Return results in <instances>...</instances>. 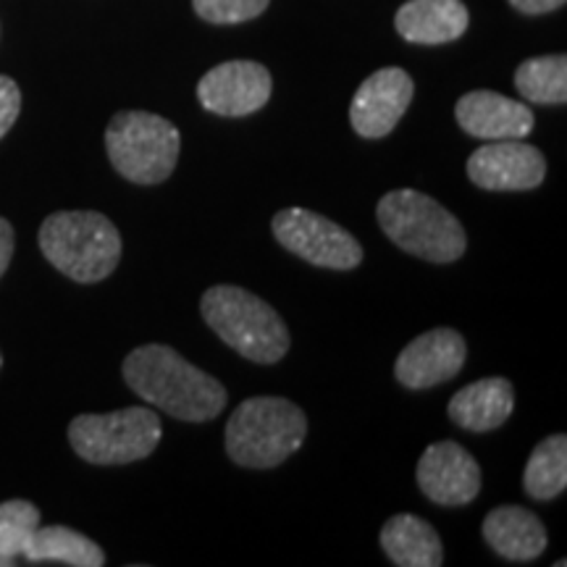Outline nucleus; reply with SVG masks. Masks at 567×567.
<instances>
[{
    "instance_id": "nucleus-4",
    "label": "nucleus",
    "mask_w": 567,
    "mask_h": 567,
    "mask_svg": "<svg viewBox=\"0 0 567 567\" xmlns=\"http://www.w3.org/2000/svg\"><path fill=\"white\" fill-rule=\"evenodd\" d=\"M200 313L221 342L250 363L274 365L289 352V331L281 316L243 287H210L200 300Z\"/></svg>"
},
{
    "instance_id": "nucleus-9",
    "label": "nucleus",
    "mask_w": 567,
    "mask_h": 567,
    "mask_svg": "<svg viewBox=\"0 0 567 567\" xmlns=\"http://www.w3.org/2000/svg\"><path fill=\"white\" fill-rule=\"evenodd\" d=\"M467 176L488 193H526L544 182L547 161L523 140H494L467 158Z\"/></svg>"
},
{
    "instance_id": "nucleus-11",
    "label": "nucleus",
    "mask_w": 567,
    "mask_h": 567,
    "mask_svg": "<svg viewBox=\"0 0 567 567\" xmlns=\"http://www.w3.org/2000/svg\"><path fill=\"white\" fill-rule=\"evenodd\" d=\"M413 90L405 69H379L354 92L350 105L352 130L365 140L386 137L413 103Z\"/></svg>"
},
{
    "instance_id": "nucleus-19",
    "label": "nucleus",
    "mask_w": 567,
    "mask_h": 567,
    "mask_svg": "<svg viewBox=\"0 0 567 567\" xmlns=\"http://www.w3.org/2000/svg\"><path fill=\"white\" fill-rule=\"evenodd\" d=\"M27 563H59L71 567H101L105 551L92 538L66 526L38 528L27 544Z\"/></svg>"
},
{
    "instance_id": "nucleus-2",
    "label": "nucleus",
    "mask_w": 567,
    "mask_h": 567,
    "mask_svg": "<svg viewBox=\"0 0 567 567\" xmlns=\"http://www.w3.org/2000/svg\"><path fill=\"white\" fill-rule=\"evenodd\" d=\"M38 239L48 264L80 284L109 279L122 260V234L95 210L53 213L42 221Z\"/></svg>"
},
{
    "instance_id": "nucleus-13",
    "label": "nucleus",
    "mask_w": 567,
    "mask_h": 567,
    "mask_svg": "<svg viewBox=\"0 0 567 567\" xmlns=\"http://www.w3.org/2000/svg\"><path fill=\"white\" fill-rule=\"evenodd\" d=\"M467 344L455 329H431L400 352L394 375L405 389H431L463 371Z\"/></svg>"
},
{
    "instance_id": "nucleus-6",
    "label": "nucleus",
    "mask_w": 567,
    "mask_h": 567,
    "mask_svg": "<svg viewBox=\"0 0 567 567\" xmlns=\"http://www.w3.org/2000/svg\"><path fill=\"white\" fill-rule=\"evenodd\" d=\"M111 166L134 184H161L174 174L182 134L168 118L147 111H122L105 130Z\"/></svg>"
},
{
    "instance_id": "nucleus-10",
    "label": "nucleus",
    "mask_w": 567,
    "mask_h": 567,
    "mask_svg": "<svg viewBox=\"0 0 567 567\" xmlns=\"http://www.w3.org/2000/svg\"><path fill=\"white\" fill-rule=\"evenodd\" d=\"M271 74L255 61H226L213 66L197 84V97L205 111L216 116H250L271 97Z\"/></svg>"
},
{
    "instance_id": "nucleus-17",
    "label": "nucleus",
    "mask_w": 567,
    "mask_h": 567,
    "mask_svg": "<svg viewBox=\"0 0 567 567\" xmlns=\"http://www.w3.org/2000/svg\"><path fill=\"white\" fill-rule=\"evenodd\" d=\"M484 538L496 555L513 563H530L547 549V528L526 507H496L484 520Z\"/></svg>"
},
{
    "instance_id": "nucleus-18",
    "label": "nucleus",
    "mask_w": 567,
    "mask_h": 567,
    "mask_svg": "<svg viewBox=\"0 0 567 567\" xmlns=\"http://www.w3.org/2000/svg\"><path fill=\"white\" fill-rule=\"evenodd\" d=\"M381 547L396 567H439L444 563L442 538L417 515H394L381 528Z\"/></svg>"
},
{
    "instance_id": "nucleus-12",
    "label": "nucleus",
    "mask_w": 567,
    "mask_h": 567,
    "mask_svg": "<svg viewBox=\"0 0 567 567\" xmlns=\"http://www.w3.org/2000/svg\"><path fill=\"white\" fill-rule=\"evenodd\" d=\"M417 486L434 505H471L481 492V467L476 457L457 442L431 444L417 463Z\"/></svg>"
},
{
    "instance_id": "nucleus-21",
    "label": "nucleus",
    "mask_w": 567,
    "mask_h": 567,
    "mask_svg": "<svg viewBox=\"0 0 567 567\" xmlns=\"http://www.w3.org/2000/svg\"><path fill=\"white\" fill-rule=\"evenodd\" d=\"M515 87L528 103H567V59L565 55H542V59L523 61L515 71Z\"/></svg>"
},
{
    "instance_id": "nucleus-1",
    "label": "nucleus",
    "mask_w": 567,
    "mask_h": 567,
    "mask_svg": "<svg viewBox=\"0 0 567 567\" xmlns=\"http://www.w3.org/2000/svg\"><path fill=\"white\" fill-rule=\"evenodd\" d=\"M124 381L147 405L184 423L213 421L226 408V389L187 363L174 347L145 344L124 360Z\"/></svg>"
},
{
    "instance_id": "nucleus-3",
    "label": "nucleus",
    "mask_w": 567,
    "mask_h": 567,
    "mask_svg": "<svg viewBox=\"0 0 567 567\" xmlns=\"http://www.w3.org/2000/svg\"><path fill=\"white\" fill-rule=\"evenodd\" d=\"M308 417L284 396H250L226 423V452L237 465L271 471L300 450Z\"/></svg>"
},
{
    "instance_id": "nucleus-26",
    "label": "nucleus",
    "mask_w": 567,
    "mask_h": 567,
    "mask_svg": "<svg viewBox=\"0 0 567 567\" xmlns=\"http://www.w3.org/2000/svg\"><path fill=\"white\" fill-rule=\"evenodd\" d=\"M520 13H528V17H538V13L557 11L559 6H565V0H509Z\"/></svg>"
},
{
    "instance_id": "nucleus-25",
    "label": "nucleus",
    "mask_w": 567,
    "mask_h": 567,
    "mask_svg": "<svg viewBox=\"0 0 567 567\" xmlns=\"http://www.w3.org/2000/svg\"><path fill=\"white\" fill-rule=\"evenodd\" d=\"M13 258V229L6 218H0V276L9 271Z\"/></svg>"
},
{
    "instance_id": "nucleus-7",
    "label": "nucleus",
    "mask_w": 567,
    "mask_h": 567,
    "mask_svg": "<svg viewBox=\"0 0 567 567\" xmlns=\"http://www.w3.org/2000/svg\"><path fill=\"white\" fill-rule=\"evenodd\" d=\"M163 436L161 417L151 408H124L103 415H76L69 442L92 465H130L151 457Z\"/></svg>"
},
{
    "instance_id": "nucleus-28",
    "label": "nucleus",
    "mask_w": 567,
    "mask_h": 567,
    "mask_svg": "<svg viewBox=\"0 0 567 567\" xmlns=\"http://www.w3.org/2000/svg\"><path fill=\"white\" fill-rule=\"evenodd\" d=\"M0 368H3V354H0Z\"/></svg>"
},
{
    "instance_id": "nucleus-8",
    "label": "nucleus",
    "mask_w": 567,
    "mask_h": 567,
    "mask_svg": "<svg viewBox=\"0 0 567 567\" xmlns=\"http://www.w3.org/2000/svg\"><path fill=\"white\" fill-rule=\"evenodd\" d=\"M274 237L305 264L334 271H352L363 264V247L331 218L308 208H287L274 216Z\"/></svg>"
},
{
    "instance_id": "nucleus-5",
    "label": "nucleus",
    "mask_w": 567,
    "mask_h": 567,
    "mask_svg": "<svg viewBox=\"0 0 567 567\" xmlns=\"http://www.w3.org/2000/svg\"><path fill=\"white\" fill-rule=\"evenodd\" d=\"M381 231L389 243L429 264H455L467 250L463 224L417 189H394L379 200L375 208Z\"/></svg>"
},
{
    "instance_id": "nucleus-14",
    "label": "nucleus",
    "mask_w": 567,
    "mask_h": 567,
    "mask_svg": "<svg viewBox=\"0 0 567 567\" xmlns=\"http://www.w3.org/2000/svg\"><path fill=\"white\" fill-rule=\"evenodd\" d=\"M460 130L471 137L494 140H523L534 132V111L526 103L499 95L492 90L467 92L455 109Z\"/></svg>"
},
{
    "instance_id": "nucleus-20",
    "label": "nucleus",
    "mask_w": 567,
    "mask_h": 567,
    "mask_svg": "<svg viewBox=\"0 0 567 567\" xmlns=\"http://www.w3.org/2000/svg\"><path fill=\"white\" fill-rule=\"evenodd\" d=\"M567 486V436H547L530 452L526 473H523V488L530 499L549 502L565 492Z\"/></svg>"
},
{
    "instance_id": "nucleus-16",
    "label": "nucleus",
    "mask_w": 567,
    "mask_h": 567,
    "mask_svg": "<svg viewBox=\"0 0 567 567\" xmlns=\"http://www.w3.org/2000/svg\"><path fill=\"white\" fill-rule=\"evenodd\" d=\"M467 24L463 0H408L394 17L396 32L415 45H444L463 38Z\"/></svg>"
},
{
    "instance_id": "nucleus-24",
    "label": "nucleus",
    "mask_w": 567,
    "mask_h": 567,
    "mask_svg": "<svg viewBox=\"0 0 567 567\" xmlns=\"http://www.w3.org/2000/svg\"><path fill=\"white\" fill-rule=\"evenodd\" d=\"M21 111V90L11 76L0 74V140L11 132Z\"/></svg>"
},
{
    "instance_id": "nucleus-23",
    "label": "nucleus",
    "mask_w": 567,
    "mask_h": 567,
    "mask_svg": "<svg viewBox=\"0 0 567 567\" xmlns=\"http://www.w3.org/2000/svg\"><path fill=\"white\" fill-rule=\"evenodd\" d=\"M197 17L210 24H243L260 17L268 9V0H193Z\"/></svg>"
},
{
    "instance_id": "nucleus-15",
    "label": "nucleus",
    "mask_w": 567,
    "mask_h": 567,
    "mask_svg": "<svg viewBox=\"0 0 567 567\" xmlns=\"http://www.w3.org/2000/svg\"><path fill=\"white\" fill-rule=\"evenodd\" d=\"M515 410V389L502 375L467 384L450 400V421L471 434L499 429Z\"/></svg>"
},
{
    "instance_id": "nucleus-22",
    "label": "nucleus",
    "mask_w": 567,
    "mask_h": 567,
    "mask_svg": "<svg viewBox=\"0 0 567 567\" xmlns=\"http://www.w3.org/2000/svg\"><path fill=\"white\" fill-rule=\"evenodd\" d=\"M40 528V509L27 499L0 505V555L21 557L34 530Z\"/></svg>"
},
{
    "instance_id": "nucleus-27",
    "label": "nucleus",
    "mask_w": 567,
    "mask_h": 567,
    "mask_svg": "<svg viewBox=\"0 0 567 567\" xmlns=\"http://www.w3.org/2000/svg\"><path fill=\"white\" fill-rule=\"evenodd\" d=\"M17 563H19L17 557H6V555H0V567H13Z\"/></svg>"
}]
</instances>
